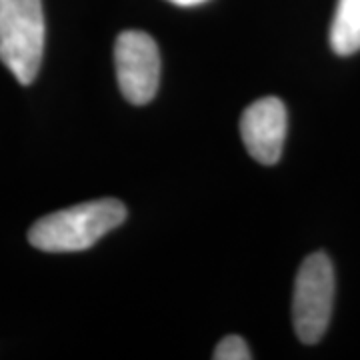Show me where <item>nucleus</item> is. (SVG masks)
I'll return each mask as SVG.
<instances>
[{
  "mask_svg": "<svg viewBox=\"0 0 360 360\" xmlns=\"http://www.w3.org/2000/svg\"><path fill=\"white\" fill-rule=\"evenodd\" d=\"M115 68L118 89L132 104H146L155 98L160 84V52L150 34L124 30L116 37Z\"/></svg>",
  "mask_w": 360,
  "mask_h": 360,
  "instance_id": "4",
  "label": "nucleus"
},
{
  "mask_svg": "<svg viewBox=\"0 0 360 360\" xmlns=\"http://www.w3.org/2000/svg\"><path fill=\"white\" fill-rule=\"evenodd\" d=\"M124 219L127 206L120 200H90L37 220L28 231V243L42 252H80L96 245Z\"/></svg>",
  "mask_w": 360,
  "mask_h": 360,
  "instance_id": "1",
  "label": "nucleus"
},
{
  "mask_svg": "<svg viewBox=\"0 0 360 360\" xmlns=\"http://www.w3.org/2000/svg\"><path fill=\"white\" fill-rule=\"evenodd\" d=\"M212 359L217 360H250L252 359V352L245 342V338L238 335L224 336L220 340L214 352H212Z\"/></svg>",
  "mask_w": 360,
  "mask_h": 360,
  "instance_id": "7",
  "label": "nucleus"
},
{
  "mask_svg": "<svg viewBox=\"0 0 360 360\" xmlns=\"http://www.w3.org/2000/svg\"><path fill=\"white\" fill-rule=\"evenodd\" d=\"M330 46L340 56L360 51V0H338L330 25Z\"/></svg>",
  "mask_w": 360,
  "mask_h": 360,
  "instance_id": "6",
  "label": "nucleus"
},
{
  "mask_svg": "<svg viewBox=\"0 0 360 360\" xmlns=\"http://www.w3.org/2000/svg\"><path fill=\"white\" fill-rule=\"evenodd\" d=\"M168 2H172L176 6H198V4H202L206 0H168Z\"/></svg>",
  "mask_w": 360,
  "mask_h": 360,
  "instance_id": "8",
  "label": "nucleus"
},
{
  "mask_svg": "<svg viewBox=\"0 0 360 360\" xmlns=\"http://www.w3.org/2000/svg\"><path fill=\"white\" fill-rule=\"evenodd\" d=\"M335 302V269L324 252L304 258L295 281L292 324L296 336L304 345L321 340L333 314Z\"/></svg>",
  "mask_w": 360,
  "mask_h": 360,
  "instance_id": "3",
  "label": "nucleus"
},
{
  "mask_svg": "<svg viewBox=\"0 0 360 360\" xmlns=\"http://www.w3.org/2000/svg\"><path fill=\"white\" fill-rule=\"evenodd\" d=\"M288 116L286 106L276 96L252 103L240 118V136L245 148L260 165H276L283 155Z\"/></svg>",
  "mask_w": 360,
  "mask_h": 360,
  "instance_id": "5",
  "label": "nucleus"
},
{
  "mask_svg": "<svg viewBox=\"0 0 360 360\" xmlns=\"http://www.w3.org/2000/svg\"><path fill=\"white\" fill-rule=\"evenodd\" d=\"M44 52L42 0H0V63L20 84H30Z\"/></svg>",
  "mask_w": 360,
  "mask_h": 360,
  "instance_id": "2",
  "label": "nucleus"
}]
</instances>
